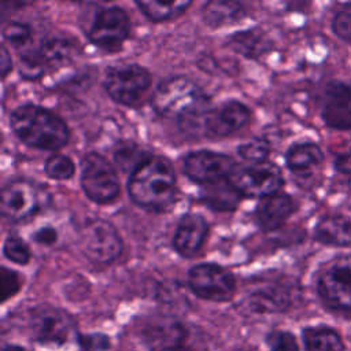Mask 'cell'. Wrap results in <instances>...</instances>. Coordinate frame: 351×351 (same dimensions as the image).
Returning <instances> with one entry per match:
<instances>
[{"instance_id": "1", "label": "cell", "mask_w": 351, "mask_h": 351, "mask_svg": "<svg viewBox=\"0 0 351 351\" xmlns=\"http://www.w3.org/2000/svg\"><path fill=\"white\" fill-rule=\"evenodd\" d=\"M151 104L158 115L173 119L184 133H203V123L210 111V99L186 75L162 80L154 90Z\"/></svg>"}, {"instance_id": "2", "label": "cell", "mask_w": 351, "mask_h": 351, "mask_svg": "<svg viewBox=\"0 0 351 351\" xmlns=\"http://www.w3.org/2000/svg\"><path fill=\"white\" fill-rule=\"evenodd\" d=\"M130 200L147 210H165L176 199L177 177L171 162L163 156L149 155L129 176Z\"/></svg>"}, {"instance_id": "3", "label": "cell", "mask_w": 351, "mask_h": 351, "mask_svg": "<svg viewBox=\"0 0 351 351\" xmlns=\"http://www.w3.org/2000/svg\"><path fill=\"white\" fill-rule=\"evenodd\" d=\"M10 128L19 141L37 149L56 151L70 138L69 126L59 115L32 103L18 106L10 114Z\"/></svg>"}, {"instance_id": "4", "label": "cell", "mask_w": 351, "mask_h": 351, "mask_svg": "<svg viewBox=\"0 0 351 351\" xmlns=\"http://www.w3.org/2000/svg\"><path fill=\"white\" fill-rule=\"evenodd\" d=\"M315 291L329 310L351 313V252L336 255L319 267Z\"/></svg>"}, {"instance_id": "5", "label": "cell", "mask_w": 351, "mask_h": 351, "mask_svg": "<svg viewBox=\"0 0 351 351\" xmlns=\"http://www.w3.org/2000/svg\"><path fill=\"white\" fill-rule=\"evenodd\" d=\"M49 203L51 193L45 185L30 180H11L1 188V215L12 222L25 221L38 214Z\"/></svg>"}, {"instance_id": "6", "label": "cell", "mask_w": 351, "mask_h": 351, "mask_svg": "<svg viewBox=\"0 0 351 351\" xmlns=\"http://www.w3.org/2000/svg\"><path fill=\"white\" fill-rule=\"evenodd\" d=\"M152 84L151 73L136 63L117 64L106 70L103 86L106 93L117 103L137 106Z\"/></svg>"}, {"instance_id": "7", "label": "cell", "mask_w": 351, "mask_h": 351, "mask_svg": "<svg viewBox=\"0 0 351 351\" xmlns=\"http://www.w3.org/2000/svg\"><path fill=\"white\" fill-rule=\"evenodd\" d=\"M78 244L85 258L100 265L112 263L123 250L117 228L103 218H90L84 222L78 232Z\"/></svg>"}, {"instance_id": "8", "label": "cell", "mask_w": 351, "mask_h": 351, "mask_svg": "<svg viewBox=\"0 0 351 351\" xmlns=\"http://www.w3.org/2000/svg\"><path fill=\"white\" fill-rule=\"evenodd\" d=\"M80 182L86 197L97 204L114 202L121 191L117 170L97 152H89L82 158Z\"/></svg>"}, {"instance_id": "9", "label": "cell", "mask_w": 351, "mask_h": 351, "mask_svg": "<svg viewBox=\"0 0 351 351\" xmlns=\"http://www.w3.org/2000/svg\"><path fill=\"white\" fill-rule=\"evenodd\" d=\"M228 181L241 197H266L281 191L284 176L281 169L271 162L248 163L236 166Z\"/></svg>"}, {"instance_id": "10", "label": "cell", "mask_w": 351, "mask_h": 351, "mask_svg": "<svg viewBox=\"0 0 351 351\" xmlns=\"http://www.w3.org/2000/svg\"><path fill=\"white\" fill-rule=\"evenodd\" d=\"M299 282L288 276H276L265 280L250 292L247 306L254 313H284L300 298Z\"/></svg>"}, {"instance_id": "11", "label": "cell", "mask_w": 351, "mask_h": 351, "mask_svg": "<svg viewBox=\"0 0 351 351\" xmlns=\"http://www.w3.org/2000/svg\"><path fill=\"white\" fill-rule=\"evenodd\" d=\"M188 285L191 291L204 300L228 302L234 296V276L215 263H200L189 269Z\"/></svg>"}, {"instance_id": "12", "label": "cell", "mask_w": 351, "mask_h": 351, "mask_svg": "<svg viewBox=\"0 0 351 351\" xmlns=\"http://www.w3.org/2000/svg\"><path fill=\"white\" fill-rule=\"evenodd\" d=\"M130 34V19L128 12L118 5L101 7L95 12L88 29V38L92 44L106 49L117 51Z\"/></svg>"}, {"instance_id": "13", "label": "cell", "mask_w": 351, "mask_h": 351, "mask_svg": "<svg viewBox=\"0 0 351 351\" xmlns=\"http://www.w3.org/2000/svg\"><path fill=\"white\" fill-rule=\"evenodd\" d=\"M32 340L44 346H63L77 335L75 322L67 311L56 307H40L30 318Z\"/></svg>"}, {"instance_id": "14", "label": "cell", "mask_w": 351, "mask_h": 351, "mask_svg": "<svg viewBox=\"0 0 351 351\" xmlns=\"http://www.w3.org/2000/svg\"><path fill=\"white\" fill-rule=\"evenodd\" d=\"M182 169L189 180L207 186L228 180L236 169V162L226 154L199 149L184 158Z\"/></svg>"}, {"instance_id": "15", "label": "cell", "mask_w": 351, "mask_h": 351, "mask_svg": "<svg viewBox=\"0 0 351 351\" xmlns=\"http://www.w3.org/2000/svg\"><path fill=\"white\" fill-rule=\"evenodd\" d=\"M321 118L332 130H351V85L340 80H330L325 85Z\"/></svg>"}, {"instance_id": "16", "label": "cell", "mask_w": 351, "mask_h": 351, "mask_svg": "<svg viewBox=\"0 0 351 351\" xmlns=\"http://www.w3.org/2000/svg\"><path fill=\"white\" fill-rule=\"evenodd\" d=\"M250 119L251 111L244 103L228 100L215 108H210L204 118L203 134L211 138H223L241 130Z\"/></svg>"}, {"instance_id": "17", "label": "cell", "mask_w": 351, "mask_h": 351, "mask_svg": "<svg viewBox=\"0 0 351 351\" xmlns=\"http://www.w3.org/2000/svg\"><path fill=\"white\" fill-rule=\"evenodd\" d=\"M207 236L208 223L204 217L189 213L182 215L177 223L173 236V247L181 256L192 258L202 250Z\"/></svg>"}, {"instance_id": "18", "label": "cell", "mask_w": 351, "mask_h": 351, "mask_svg": "<svg viewBox=\"0 0 351 351\" xmlns=\"http://www.w3.org/2000/svg\"><path fill=\"white\" fill-rule=\"evenodd\" d=\"M298 204L293 197L282 191L262 197L256 204L254 217L256 223L265 232L281 228L287 219L296 211Z\"/></svg>"}, {"instance_id": "19", "label": "cell", "mask_w": 351, "mask_h": 351, "mask_svg": "<svg viewBox=\"0 0 351 351\" xmlns=\"http://www.w3.org/2000/svg\"><path fill=\"white\" fill-rule=\"evenodd\" d=\"M324 159L321 147L313 141L296 143L291 145L285 154L288 170L300 180L311 178L322 166Z\"/></svg>"}, {"instance_id": "20", "label": "cell", "mask_w": 351, "mask_h": 351, "mask_svg": "<svg viewBox=\"0 0 351 351\" xmlns=\"http://www.w3.org/2000/svg\"><path fill=\"white\" fill-rule=\"evenodd\" d=\"M314 239L319 244L336 248L351 245V219L340 213L322 215L314 226Z\"/></svg>"}, {"instance_id": "21", "label": "cell", "mask_w": 351, "mask_h": 351, "mask_svg": "<svg viewBox=\"0 0 351 351\" xmlns=\"http://www.w3.org/2000/svg\"><path fill=\"white\" fill-rule=\"evenodd\" d=\"M144 337L147 343L159 351L180 346V341L185 337L184 326L173 318L169 317H154L151 318L144 328Z\"/></svg>"}, {"instance_id": "22", "label": "cell", "mask_w": 351, "mask_h": 351, "mask_svg": "<svg viewBox=\"0 0 351 351\" xmlns=\"http://www.w3.org/2000/svg\"><path fill=\"white\" fill-rule=\"evenodd\" d=\"M306 351H344V341L337 330L326 325L307 326L302 330Z\"/></svg>"}, {"instance_id": "23", "label": "cell", "mask_w": 351, "mask_h": 351, "mask_svg": "<svg viewBox=\"0 0 351 351\" xmlns=\"http://www.w3.org/2000/svg\"><path fill=\"white\" fill-rule=\"evenodd\" d=\"M47 67H60L70 63L77 52L78 43L69 37H52L45 40L38 48Z\"/></svg>"}, {"instance_id": "24", "label": "cell", "mask_w": 351, "mask_h": 351, "mask_svg": "<svg viewBox=\"0 0 351 351\" xmlns=\"http://www.w3.org/2000/svg\"><path fill=\"white\" fill-rule=\"evenodd\" d=\"M245 16V10L239 1L215 0L208 1L203 8V21L210 27H221L236 23Z\"/></svg>"}, {"instance_id": "25", "label": "cell", "mask_w": 351, "mask_h": 351, "mask_svg": "<svg viewBox=\"0 0 351 351\" xmlns=\"http://www.w3.org/2000/svg\"><path fill=\"white\" fill-rule=\"evenodd\" d=\"M241 196L234 191L228 180L207 185L203 188L200 200L208 206L211 210L217 211H230L237 207L239 199Z\"/></svg>"}, {"instance_id": "26", "label": "cell", "mask_w": 351, "mask_h": 351, "mask_svg": "<svg viewBox=\"0 0 351 351\" xmlns=\"http://www.w3.org/2000/svg\"><path fill=\"white\" fill-rule=\"evenodd\" d=\"M229 45L239 53L247 58H258L259 55L265 53L269 47L270 41L259 30H243L237 32L229 38Z\"/></svg>"}, {"instance_id": "27", "label": "cell", "mask_w": 351, "mask_h": 351, "mask_svg": "<svg viewBox=\"0 0 351 351\" xmlns=\"http://www.w3.org/2000/svg\"><path fill=\"white\" fill-rule=\"evenodd\" d=\"M192 1H136L138 10L152 22H163L181 15Z\"/></svg>"}, {"instance_id": "28", "label": "cell", "mask_w": 351, "mask_h": 351, "mask_svg": "<svg viewBox=\"0 0 351 351\" xmlns=\"http://www.w3.org/2000/svg\"><path fill=\"white\" fill-rule=\"evenodd\" d=\"M47 69L44 59L41 58L38 49L25 51L18 56V71L19 75L25 80H37L40 78Z\"/></svg>"}, {"instance_id": "29", "label": "cell", "mask_w": 351, "mask_h": 351, "mask_svg": "<svg viewBox=\"0 0 351 351\" xmlns=\"http://www.w3.org/2000/svg\"><path fill=\"white\" fill-rule=\"evenodd\" d=\"M44 171L52 180L64 181L74 176L75 165L67 155L52 154L44 163Z\"/></svg>"}, {"instance_id": "30", "label": "cell", "mask_w": 351, "mask_h": 351, "mask_svg": "<svg viewBox=\"0 0 351 351\" xmlns=\"http://www.w3.org/2000/svg\"><path fill=\"white\" fill-rule=\"evenodd\" d=\"M149 155H147L138 145L133 143H128L121 145L115 154L114 160L115 163L125 171H133L143 160H145Z\"/></svg>"}, {"instance_id": "31", "label": "cell", "mask_w": 351, "mask_h": 351, "mask_svg": "<svg viewBox=\"0 0 351 351\" xmlns=\"http://www.w3.org/2000/svg\"><path fill=\"white\" fill-rule=\"evenodd\" d=\"M3 254L10 262L16 265H27L32 258L29 245L16 234H8L4 239Z\"/></svg>"}, {"instance_id": "32", "label": "cell", "mask_w": 351, "mask_h": 351, "mask_svg": "<svg viewBox=\"0 0 351 351\" xmlns=\"http://www.w3.org/2000/svg\"><path fill=\"white\" fill-rule=\"evenodd\" d=\"M239 155L248 163H262L267 160L270 154V145L263 138H254L241 144L237 148Z\"/></svg>"}, {"instance_id": "33", "label": "cell", "mask_w": 351, "mask_h": 351, "mask_svg": "<svg viewBox=\"0 0 351 351\" xmlns=\"http://www.w3.org/2000/svg\"><path fill=\"white\" fill-rule=\"evenodd\" d=\"M3 37L14 47H23L32 38V27L27 23L11 21L3 27Z\"/></svg>"}, {"instance_id": "34", "label": "cell", "mask_w": 351, "mask_h": 351, "mask_svg": "<svg viewBox=\"0 0 351 351\" xmlns=\"http://www.w3.org/2000/svg\"><path fill=\"white\" fill-rule=\"evenodd\" d=\"M266 343L270 351H299L298 340L289 330H271L266 337Z\"/></svg>"}, {"instance_id": "35", "label": "cell", "mask_w": 351, "mask_h": 351, "mask_svg": "<svg viewBox=\"0 0 351 351\" xmlns=\"http://www.w3.org/2000/svg\"><path fill=\"white\" fill-rule=\"evenodd\" d=\"M0 282H1V302H5L10 298L15 296L22 287V278L19 273L5 266L1 267Z\"/></svg>"}, {"instance_id": "36", "label": "cell", "mask_w": 351, "mask_h": 351, "mask_svg": "<svg viewBox=\"0 0 351 351\" xmlns=\"http://www.w3.org/2000/svg\"><path fill=\"white\" fill-rule=\"evenodd\" d=\"M332 30L340 40L351 44V10L344 8L335 14Z\"/></svg>"}, {"instance_id": "37", "label": "cell", "mask_w": 351, "mask_h": 351, "mask_svg": "<svg viewBox=\"0 0 351 351\" xmlns=\"http://www.w3.org/2000/svg\"><path fill=\"white\" fill-rule=\"evenodd\" d=\"M77 339L82 351H106L110 348V339L103 333L81 335Z\"/></svg>"}, {"instance_id": "38", "label": "cell", "mask_w": 351, "mask_h": 351, "mask_svg": "<svg viewBox=\"0 0 351 351\" xmlns=\"http://www.w3.org/2000/svg\"><path fill=\"white\" fill-rule=\"evenodd\" d=\"M32 239L34 240V243H37L40 245L49 247V245H53L56 243L58 230L55 228H51V226H43L32 234Z\"/></svg>"}, {"instance_id": "39", "label": "cell", "mask_w": 351, "mask_h": 351, "mask_svg": "<svg viewBox=\"0 0 351 351\" xmlns=\"http://www.w3.org/2000/svg\"><path fill=\"white\" fill-rule=\"evenodd\" d=\"M333 167L336 169L337 173L351 177V147H348L347 149L339 152L335 156Z\"/></svg>"}, {"instance_id": "40", "label": "cell", "mask_w": 351, "mask_h": 351, "mask_svg": "<svg viewBox=\"0 0 351 351\" xmlns=\"http://www.w3.org/2000/svg\"><path fill=\"white\" fill-rule=\"evenodd\" d=\"M12 69V59L11 55L7 49V47L3 44L1 45V55H0V70H1V77L5 78L7 74L11 71Z\"/></svg>"}, {"instance_id": "41", "label": "cell", "mask_w": 351, "mask_h": 351, "mask_svg": "<svg viewBox=\"0 0 351 351\" xmlns=\"http://www.w3.org/2000/svg\"><path fill=\"white\" fill-rule=\"evenodd\" d=\"M3 351H26L25 348H22L21 346H15V344H7L3 347Z\"/></svg>"}, {"instance_id": "42", "label": "cell", "mask_w": 351, "mask_h": 351, "mask_svg": "<svg viewBox=\"0 0 351 351\" xmlns=\"http://www.w3.org/2000/svg\"><path fill=\"white\" fill-rule=\"evenodd\" d=\"M162 351H192V350L186 348L184 346H173V347H167V348H165Z\"/></svg>"}, {"instance_id": "43", "label": "cell", "mask_w": 351, "mask_h": 351, "mask_svg": "<svg viewBox=\"0 0 351 351\" xmlns=\"http://www.w3.org/2000/svg\"><path fill=\"white\" fill-rule=\"evenodd\" d=\"M347 186H348V191L351 192V177L348 178V182H347Z\"/></svg>"}]
</instances>
